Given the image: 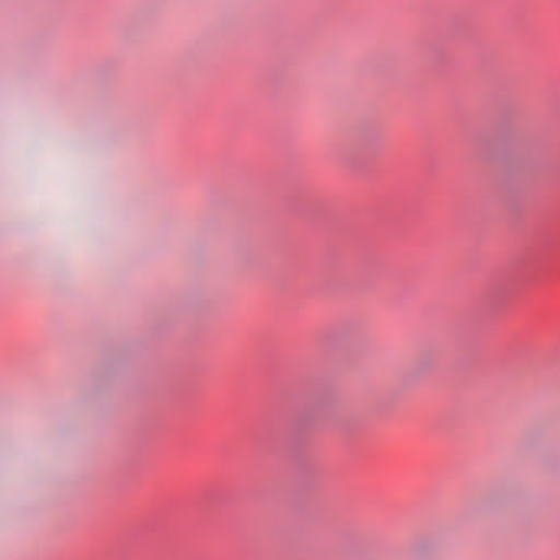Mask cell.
I'll list each match as a JSON object with an SVG mask.
<instances>
[{"instance_id": "1", "label": "cell", "mask_w": 560, "mask_h": 560, "mask_svg": "<svg viewBox=\"0 0 560 560\" xmlns=\"http://www.w3.org/2000/svg\"><path fill=\"white\" fill-rule=\"evenodd\" d=\"M501 332L524 352L560 346V238L508 307Z\"/></svg>"}]
</instances>
